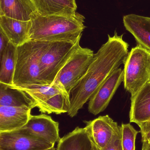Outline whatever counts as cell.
<instances>
[{
    "label": "cell",
    "mask_w": 150,
    "mask_h": 150,
    "mask_svg": "<svg viewBox=\"0 0 150 150\" xmlns=\"http://www.w3.org/2000/svg\"><path fill=\"white\" fill-rule=\"evenodd\" d=\"M0 106L37 107L34 100L24 91L12 85L0 83Z\"/></svg>",
    "instance_id": "16"
},
{
    "label": "cell",
    "mask_w": 150,
    "mask_h": 150,
    "mask_svg": "<svg viewBox=\"0 0 150 150\" xmlns=\"http://www.w3.org/2000/svg\"><path fill=\"white\" fill-rule=\"evenodd\" d=\"M49 41L30 40L16 47L13 85L17 86L48 85L41 75L40 62Z\"/></svg>",
    "instance_id": "3"
},
{
    "label": "cell",
    "mask_w": 150,
    "mask_h": 150,
    "mask_svg": "<svg viewBox=\"0 0 150 150\" xmlns=\"http://www.w3.org/2000/svg\"><path fill=\"white\" fill-rule=\"evenodd\" d=\"M94 55L91 49L79 46L60 70L54 82L61 85L69 94L71 89L87 73Z\"/></svg>",
    "instance_id": "6"
},
{
    "label": "cell",
    "mask_w": 150,
    "mask_h": 150,
    "mask_svg": "<svg viewBox=\"0 0 150 150\" xmlns=\"http://www.w3.org/2000/svg\"><path fill=\"white\" fill-rule=\"evenodd\" d=\"M54 145L23 128L0 133V150H45Z\"/></svg>",
    "instance_id": "7"
},
{
    "label": "cell",
    "mask_w": 150,
    "mask_h": 150,
    "mask_svg": "<svg viewBox=\"0 0 150 150\" xmlns=\"http://www.w3.org/2000/svg\"><path fill=\"white\" fill-rule=\"evenodd\" d=\"M31 110L25 107L0 106V133L22 128L28 122Z\"/></svg>",
    "instance_id": "11"
},
{
    "label": "cell",
    "mask_w": 150,
    "mask_h": 150,
    "mask_svg": "<svg viewBox=\"0 0 150 150\" xmlns=\"http://www.w3.org/2000/svg\"><path fill=\"white\" fill-rule=\"evenodd\" d=\"M12 86L28 94L36 102L37 108L55 95L68 93L62 86L56 82H54L52 85H36L24 86Z\"/></svg>",
    "instance_id": "19"
},
{
    "label": "cell",
    "mask_w": 150,
    "mask_h": 150,
    "mask_svg": "<svg viewBox=\"0 0 150 150\" xmlns=\"http://www.w3.org/2000/svg\"><path fill=\"white\" fill-rule=\"evenodd\" d=\"M31 25V21H21L0 16V30L16 47L30 40Z\"/></svg>",
    "instance_id": "12"
},
{
    "label": "cell",
    "mask_w": 150,
    "mask_h": 150,
    "mask_svg": "<svg viewBox=\"0 0 150 150\" xmlns=\"http://www.w3.org/2000/svg\"><path fill=\"white\" fill-rule=\"evenodd\" d=\"M80 40L76 43L66 41L50 42L40 62L41 78L47 84L53 83L60 70L80 46Z\"/></svg>",
    "instance_id": "5"
},
{
    "label": "cell",
    "mask_w": 150,
    "mask_h": 150,
    "mask_svg": "<svg viewBox=\"0 0 150 150\" xmlns=\"http://www.w3.org/2000/svg\"><path fill=\"white\" fill-rule=\"evenodd\" d=\"M124 86L131 96L150 81V52L140 45L131 49L124 64Z\"/></svg>",
    "instance_id": "4"
},
{
    "label": "cell",
    "mask_w": 150,
    "mask_h": 150,
    "mask_svg": "<svg viewBox=\"0 0 150 150\" xmlns=\"http://www.w3.org/2000/svg\"><path fill=\"white\" fill-rule=\"evenodd\" d=\"M93 143L85 128L77 127L59 140L55 150H93Z\"/></svg>",
    "instance_id": "18"
},
{
    "label": "cell",
    "mask_w": 150,
    "mask_h": 150,
    "mask_svg": "<svg viewBox=\"0 0 150 150\" xmlns=\"http://www.w3.org/2000/svg\"><path fill=\"white\" fill-rule=\"evenodd\" d=\"M74 1H75V0H74Z\"/></svg>",
    "instance_id": "30"
},
{
    "label": "cell",
    "mask_w": 150,
    "mask_h": 150,
    "mask_svg": "<svg viewBox=\"0 0 150 150\" xmlns=\"http://www.w3.org/2000/svg\"><path fill=\"white\" fill-rule=\"evenodd\" d=\"M16 47L9 42L2 54L0 55V83L13 85Z\"/></svg>",
    "instance_id": "20"
},
{
    "label": "cell",
    "mask_w": 150,
    "mask_h": 150,
    "mask_svg": "<svg viewBox=\"0 0 150 150\" xmlns=\"http://www.w3.org/2000/svg\"><path fill=\"white\" fill-rule=\"evenodd\" d=\"M142 142V146L141 150H150V142L149 141H144Z\"/></svg>",
    "instance_id": "26"
},
{
    "label": "cell",
    "mask_w": 150,
    "mask_h": 150,
    "mask_svg": "<svg viewBox=\"0 0 150 150\" xmlns=\"http://www.w3.org/2000/svg\"><path fill=\"white\" fill-rule=\"evenodd\" d=\"M39 15L72 16L76 13L77 6L74 0H32Z\"/></svg>",
    "instance_id": "17"
},
{
    "label": "cell",
    "mask_w": 150,
    "mask_h": 150,
    "mask_svg": "<svg viewBox=\"0 0 150 150\" xmlns=\"http://www.w3.org/2000/svg\"><path fill=\"white\" fill-rule=\"evenodd\" d=\"M85 19L77 12L72 16L38 15L31 21L30 40L76 43L85 29Z\"/></svg>",
    "instance_id": "2"
},
{
    "label": "cell",
    "mask_w": 150,
    "mask_h": 150,
    "mask_svg": "<svg viewBox=\"0 0 150 150\" xmlns=\"http://www.w3.org/2000/svg\"><path fill=\"white\" fill-rule=\"evenodd\" d=\"M124 81V71L118 68L96 90L89 100L88 111L96 115L106 109L116 91Z\"/></svg>",
    "instance_id": "8"
},
{
    "label": "cell",
    "mask_w": 150,
    "mask_h": 150,
    "mask_svg": "<svg viewBox=\"0 0 150 150\" xmlns=\"http://www.w3.org/2000/svg\"><path fill=\"white\" fill-rule=\"evenodd\" d=\"M126 30L132 34L137 45L150 52V17L129 14L123 17Z\"/></svg>",
    "instance_id": "14"
},
{
    "label": "cell",
    "mask_w": 150,
    "mask_h": 150,
    "mask_svg": "<svg viewBox=\"0 0 150 150\" xmlns=\"http://www.w3.org/2000/svg\"><path fill=\"white\" fill-rule=\"evenodd\" d=\"M9 42L6 35L0 30V55L2 54Z\"/></svg>",
    "instance_id": "25"
},
{
    "label": "cell",
    "mask_w": 150,
    "mask_h": 150,
    "mask_svg": "<svg viewBox=\"0 0 150 150\" xmlns=\"http://www.w3.org/2000/svg\"><path fill=\"white\" fill-rule=\"evenodd\" d=\"M101 150H123L122 144L120 126L110 142L104 149Z\"/></svg>",
    "instance_id": "23"
},
{
    "label": "cell",
    "mask_w": 150,
    "mask_h": 150,
    "mask_svg": "<svg viewBox=\"0 0 150 150\" xmlns=\"http://www.w3.org/2000/svg\"><path fill=\"white\" fill-rule=\"evenodd\" d=\"M38 15L32 0H0V16L29 21Z\"/></svg>",
    "instance_id": "13"
},
{
    "label": "cell",
    "mask_w": 150,
    "mask_h": 150,
    "mask_svg": "<svg viewBox=\"0 0 150 150\" xmlns=\"http://www.w3.org/2000/svg\"><path fill=\"white\" fill-rule=\"evenodd\" d=\"M141 129L142 142L150 140V121L138 124Z\"/></svg>",
    "instance_id": "24"
},
{
    "label": "cell",
    "mask_w": 150,
    "mask_h": 150,
    "mask_svg": "<svg viewBox=\"0 0 150 150\" xmlns=\"http://www.w3.org/2000/svg\"><path fill=\"white\" fill-rule=\"evenodd\" d=\"M22 128L54 144L60 139L59 123L45 114L31 115L27 124Z\"/></svg>",
    "instance_id": "10"
},
{
    "label": "cell",
    "mask_w": 150,
    "mask_h": 150,
    "mask_svg": "<svg viewBox=\"0 0 150 150\" xmlns=\"http://www.w3.org/2000/svg\"><path fill=\"white\" fill-rule=\"evenodd\" d=\"M70 107L69 95L68 93H61L38 107L42 113H54L56 115L68 113Z\"/></svg>",
    "instance_id": "21"
},
{
    "label": "cell",
    "mask_w": 150,
    "mask_h": 150,
    "mask_svg": "<svg viewBox=\"0 0 150 150\" xmlns=\"http://www.w3.org/2000/svg\"><path fill=\"white\" fill-rule=\"evenodd\" d=\"M149 142H150V140H149Z\"/></svg>",
    "instance_id": "29"
},
{
    "label": "cell",
    "mask_w": 150,
    "mask_h": 150,
    "mask_svg": "<svg viewBox=\"0 0 150 150\" xmlns=\"http://www.w3.org/2000/svg\"><path fill=\"white\" fill-rule=\"evenodd\" d=\"M87 130L92 142L100 149H104L110 142L119 128L108 115L100 116L93 120L85 121Z\"/></svg>",
    "instance_id": "9"
},
{
    "label": "cell",
    "mask_w": 150,
    "mask_h": 150,
    "mask_svg": "<svg viewBox=\"0 0 150 150\" xmlns=\"http://www.w3.org/2000/svg\"><path fill=\"white\" fill-rule=\"evenodd\" d=\"M129 119L137 125L150 120V81L131 96Z\"/></svg>",
    "instance_id": "15"
},
{
    "label": "cell",
    "mask_w": 150,
    "mask_h": 150,
    "mask_svg": "<svg viewBox=\"0 0 150 150\" xmlns=\"http://www.w3.org/2000/svg\"></svg>",
    "instance_id": "31"
},
{
    "label": "cell",
    "mask_w": 150,
    "mask_h": 150,
    "mask_svg": "<svg viewBox=\"0 0 150 150\" xmlns=\"http://www.w3.org/2000/svg\"><path fill=\"white\" fill-rule=\"evenodd\" d=\"M123 35L116 32L94 54L92 62L85 75L70 92V117H75L82 108L99 86L120 66L124 64L128 55V43L123 40Z\"/></svg>",
    "instance_id": "1"
},
{
    "label": "cell",
    "mask_w": 150,
    "mask_h": 150,
    "mask_svg": "<svg viewBox=\"0 0 150 150\" xmlns=\"http://www.w3.org/2000/svg\"><path fill=\"white\" fill-rule=\"evenodd\" d=\"M93 150H100V149L97 146V145H96V144H94V143H93Z\"/></svg>",
    "instance_id": "27"
},
{
    "label": "cell",
    "mask_w": 150,
    "mask_h": 150,
    "mask_svg": "<svg viewBox=\"0 0 150 150\" xmlns=\"http://www.w3.org/2000/svg\"><path fill=\"white\" fill-rule=\"evenodd\" d=\"M56 149L54 148V147H53V148H51V149H48L45 150H55Z\"/></svg>",
    "instance_id": "28"
},
{
    "label": "cell",
    "mask_w": 150,
    "mask_h": 150,
    "mask_svg": "<svg viewBox=\"0 0 150 150\" xmlns=\"http://www.w3.org/2000/svg\"><path fill=\"white\" fill-rule=\"evenodd\" d=\"M120 128L123 150H135L136 139L139 131L130 123H122Z\"/></svg>",
    "instance_id": "22"
}]
</instances>
